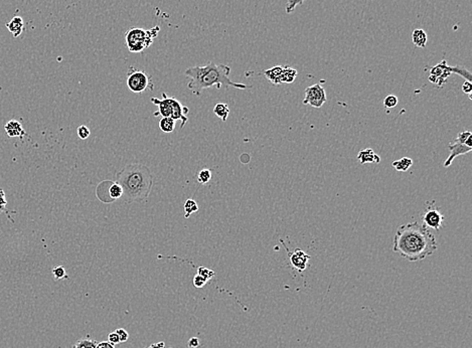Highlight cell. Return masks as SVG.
<instances>
[{"mask_svg": "<svg viewBox=\"0 0 472 348\" xmlns=\"http://www.w3.org/2000/svg\"><path fill=\"white\" fill-rule=\"evenodd\" d=\"M437 248L435 235L417 222L400 226L393 241V252L412 263L423 261Z\"/></svg>", "mask_w": 472, "mask_h": 348, "instance_id": "6da1fadb", "label": "cell"}, {"mask_svg": "<svg viewBox=\"0 0 472 348\" xmlns=\"http://www.w3.org/2000/svg\"><path fill=\"white\" fill-rule=\"evenodd\" d=\"M231 68L223 64L216 63L213 61L207 62L204 67H191L185 70L184 75L189 79L187 85L191 93L196 96H200L203 90L217 86L218 89L221 87L236 88L240 90L251 89L250 85H244L240 83H235L230 79Z\"/></svg>", "mask_w": 472, "mask_h": 348, "instance_id": "7a4b0ae2", "label": "cell"}, {"mask_svg": "<svg viewBox=\"0 0 472 348\" xmlns=\"http://www.w3.org/2000/svg\"><path fill=\"white\" fill-rule=\"evenodd\" d=\"M119 184L123 188L126 203L145 202L151 192L154 176L147 166L141 163L127 165L116 175Z\"/></svg>", "mask_w": 472, "mask_h": 348, "instance_id": "3957f363", "label": "cell"}, {"mask_svg": "<svg viewBox=\"0 0 472 348\" xmlns=\"http://www.w3.org/2000/svg\"><path fill=\"white\" fill-rule=\"evenodd\" d=\"M151 103L158 106V111L153 114V116L168 117L174 119L175 121L180 120L181 121V128L185 126L188 121L187 114L189 109L184 107L178 100L174 97H168L166 93H162V100L152 97L150 99Z\"/></svg>", "mask_w": 472, "mask_h": 348, "instance_id": "277c9868", "label": "cell"}, {"mask_svg": "<svg viewBox=\"0 0 472 348\" xmlns=\"http://www.w3.org/2000/svg\"><path fill=\"white\" fill-rule=\"evenodd\" d=\"M159 30L160 28L158 26L150 29L139 28L128 29L125 33V42L128 51L132 54L142 53L153 44Z\"/></svg>", "mask_w": 472, "mask_h": 348, "instance_id": "5b68a950", "label": "cell"}, {"mask_svg": "<svg viewBox=\"0 0 472 348\" xmlns=\"http://www.w3.org/2000/svg\"><path fill=\"white\" fill-rule=\"evenodd\" d=\"M127 87L134 94H141L145 90H153L151 77L143 71L130 68L127 76Z\"/></svg>", "mask_w": 472, "mask_h": 348, "instance_id": "8992f818", "label": "cell"}, {"mask_svg": "<svg viewBox=\"0 0 472 348\" xmlns=\"http://www.w3.org/2000/svg\"><path fill=\"white\" fill-rule=\"evenodd\" d=\"M96 193L103 203H113L123 197V188L118 182L107 180L98 185Z\"/></svg>", "mask_w": 472, "mask_h": 348, "instance_id": "52a82bcc", "label": "cell"}, {"mask_svg": "<svg viewBox=\"0 0 472 348\" xmlns=\"http://www.w3.org/2000/svg\"><path fill=\"white\" fill-rule=\"evenodd\" d=\"M327 102V97L325 88L320 84H315L306 88L305 97L303 99L304 105H310L313 108L319 109Z\"/></svg>", "mask_w": 472, "mask_h": 348, "instance_id": "ba28073f", "label": "cell"}, {"mask_svg": "<svg viewBox=\"0 0 472 348\" xmlns=\"http://www.w3.org/2000/svg\"><path fill=\"white\" fill-rule=\"evenodd\" d=\"M453 74V67L447 64V61L443 59L438 64L433 67L430 71L429 81L437 88H442L447 82V79Z\"/></svg>", "mask_w": 472, "mask_h": 348, "instance_id": "9c48e42d", "label": "cell"}, {"mask_svg": "<svg viewBox=\"0 0 472 348\" xmlns=\"http://www.w3.org/2000/svg\"><path fill=\"white\" fill-rule=\"evenodd\" d=\"M444 216L435 207H429L423 215V223L426 228L440 231L442 229Z\"/></svg>", "mask_w": 472, "mask_h": 348, "instance_id": "30bf717a", "label": "cell"}, {"mask_svg": "<svg viewBox=\"0 0 472 348\" xmlns=\"http://www.w3.org/2000/svg\"><path fill=\"white\" fill-rule=\"evenodd\" d=\"M448 149L450 151V154H449L448 158L446 159V161L444 162V167H446V168L449 167L452 164V162L454 161V159L457 158L458 156L469 153L472 150V147H468V146L464 145V144H460V143L454 141V143H449L448 144Z\"/></svg>", "mask_w": 472, "mask_h": 348, "instance_id": "8fae6325", "label": "cell"}, {"mask_svg": "<svg viewBox=\"0 0 472 348\" xmlns=\"http://www.w3.org/2000/svg\"><path fill=\"white\" fill-rule=\"evenodd\" d=\"M309 260H310V256L307 255L304 251L300 249H296L292 254H290L291 265L299 272H303L306 270V268L308 267Z\"/></svg>", "mask_w": 472, "mask_h": 348, "instance_id": "7c38bea8", "label": "cell"}, {"mask_svg": "<svg viewBox=\"0 0 472 348\" xmlns=\"http://www.w3.org/2000/svg\"><path fill=\"white\" fill-rule=\"evenodd\" d=\"M283 73H284V67L276 66V67L266 70L262 74L265 76L266 79L269 82H271L272 84L276 86H279V85H282Z\"/></svg>", "mask_w": 472, "mask_h": 348, "instance_id": "4fadbf2b", "label": "cell"}, {"mask_svg": "<svg viewBox=\"0 0 472 348\" xmlns=\"http://www.w3.org/2000/svg\"><path fill=\"white\" fill-rule=\"evenodd\" d=\"M4 130L9 137H19L23 138L26 135V130L22 124L16 120H10L4 126Z\"/></svg>", "mask_w": 472, "mask_h": 348, "instance_id": "5bb4252c", "label": "cell"}, {"mask_svg": "<svg viewBox=\"0 0 472 348\" xmlns=\"http://www.w3.org/2000/svg\"><path fill=\"white\" fill-rule=\"evenodd\" d=\"M357 159L359 160L360 164L363 165L366 163H380L381 158L378 154L374 152L373 149H362L357 154Z\"/></svg>", "mask_w": 472, "mask_h": 348, "instance_id": "9a60e30c", "label": "cell"}, {"mask_svg": "<svg viewBox=\"0 0 472 348\" xmlns=\"http://www.w3.org/2000/svg\"><path fill=\"white\" fill-rule=\"evenodd\" d=\"M5 27L9 32H11L13 37H18L25 29V21L20 16H14L10 21L5 24Z\"/></svg>", "mask_w": 472, "mask_h": 348, "instance_id": "2e32d148", "label": "cell"}, {"mask_svg": "<svg viewBox=\"0 0 472 348\" xmlns=\"http://www.w3.org/2000/svg\"><path fill=\"white\" fill-rule=\"evenodd\" d=\"M412 41L417 48H425L428 41V36L424 29H414L412 33Z\"/></svg>", "mask_w": 472, "mask_h": 348, "instance_id": "e0dca14e", "label": "cell"}, {"mask_svg": "<svg viewBox=\"0 0 472 348\" xmlns=\"http://www.w3.org/2000/svg\"><path fill=\"white\" fill-rule=\"evenodd\" d=\"M413 165V160L409 157H403L399 160H396L394 162H392V166L398 170V171H401V172H406L408 171L411 166Z\"/></svg>", "mask_w": 472, "mask_h": 348, "instance_id": "ac0fdd59", "label": "cell"}, {"mask_svg": "<svg viewBox=\"0 0 472 348\" xmlns=\"http://www.w3.org/2000/svg\"><path fill=\"white\" fill-rule=\"evenodd\" d=\"M159 128L163 133H173L176 129V121L168 117H162L159 121Z\"/></svg>", "mask_w": 472, "mask_h": 348, "instance_id": "d6986e66", "label": "cell"}, {"mask_svg": "<svg viewBox=\"0 0 472 348\" xmlns=\"http://www.w3.org/2000/svg\"><path fill=\"white\" fill-rule=\"evenodd\" d=\"M213 113L219 117L223 122H226L230 115V108L225 103H219L213 108Z\"/></svg>", "mask_w": 472, "mask_h": 348, "instance_id": "ffe728a7", "label": "cell"}, {"mask_svg": "<svg viewBox=\"0 0 472 348\" xmlns=\"http://www.w3.org/2000/svg\"><path fill=\"white\" fill-rule=\"evenodd\" d=\"M297 77V71L290 67H284V73L282 78V84H291Z\"/></svg>", "mask_w": 472, "mask_h": 348, "instance_id": "44dd1931", "label": "cell"}, {"mask_svg": "<svg viewBox=\"0 0 472 348\" xmlns=\"http://www.w3.org/2000/svg\"><path fill=\"white\" fill-rule=\"evenodd\" d=\"M183 209H184V216L186 219H188L191 215V213L197 212L199 210V205H198V203L196 201L189 199L184 203Z\"/></svg>", "mask_w": 472, "mask_h": 348, "instance_id": "7402d4cb", "label": "cell"}, {"mask_svg": "<svg viewBox=\"0 0 472 348\" xmlns=\"http://www.w3.org/2000/svg\"><path fill=\"white\" fill-rule=\"evenodd\" d=\"M455 141L460 143V144H464V145L468 146V147H472L471 132L470 131H462V132H460Z\"/></svg>", "mask_w": 472, "mask_h": 348, "instance_id": "603a6c76", "label": "cell"}, {"mask_svg": "<svg viewBox=\"0 0 472 348\" xmlns=\"http://www.w3.org/2000/svg\"><path fill=\"white\" fill-rule=\"evenodd\" d=\"M97 343L98 342H96L94 339L86 337L77 341L73 348H96Z\"/></svg>", "mask_w": 472, "mask_h": 348, "instance_id": "cb8c5ba5", "label": "cell"}, {"mask_svg": "<svg viewBox=\"0 0 472 348\" xmlns=\"http://www.w3.org/2000/svg\"><path fill=\"white\" fill-rule=\"evenodd\" d=\"M198 275L202 276L203 278H205L208 282L209 280H211L214 277L216 274H214V272L212 270H209V269L205 268V267H199L198 268Z\"/></svg>", "mask_w": 472, "mask_h": 348, "instance_id": "d4e9b609", "label": "cell"}, {"mask_svg": "<svg viewBox=\"0 0 472 348\" xmlns=\"http://www.w3.org/2000/svg\"><path fill=\"white\" fill-rule=\"evenodd\" d=\"M211 179V171L209 169H203L198 174V181L201 184H207Z\"/></svg>", "mask_w": 472, "mask_h": 348, "instance_id": "484cf974", "label": "cell"}, {"mask_svg": "<svg viewBox=\"0 0 472 348\" xmlns=\"http://www.w3.org/2000/svg\"><path fill=\"white\" fill-rule=\"evenodd\" d=\"M399 103V100L396 96L394 95H389L384 98V106L387 108V109H392V108H395Z\"/></svg>", "mask_w": 472, "mask_h": 348, "instance_id": "4316f807", "label": "cell"}, {"mask_svg": "<svg viewBox=\"0 0 472 348\" xmlns=\"http://www.w3.org/2000/svg\"><path fill=\"white\" fill-rule=\"evenodd\" d=\"M304 1H306V0H288L287 3H286V8H285L286 13H288V14L292 13L295 10L296 7L298 5H301Z\"/></svg>", "mask_w": 472, "mask_h": 348, "instance_id": "83f0119b", "label": "cell"}, {"mask_svg": "<svg viewBox=\"0 0 472 348\" xmlns=\"http://www.w3.org/2000/svg\"><path fill=\"white\" fill-rule=\"evenodd\" d=\"M54 277L56 280H61L63 278H67V273H66V269L62 267V266H58L56 268L53 269L52 271Z\"/></svg>", "mask_w": 472, "mask_h": 348, "instance_id": "f1b7e54d", "label": "cell"}, {"mask_svg": "<svg viewBox=\"0 0 472 348\" xmlns=\"http://www.w3.org/2000/svg\"><path fill=\"white\" fill-rule=\"evenodd\" d=\"M77 133H78V136H79L80 139L86 140V139H88L89 136H90V134H91V131H90V129H89L87 126L81 125V126L78 128Z\"/></svg>", "mask_w": 472, "mask_h": 348, "instance_id": "f546056e", "label": "cell"}, {"mask_svg": "<svg viewBox=\"0 0 472 348\" xmlns=\"http://www.w3.org/2000/svg\"><path fill=\"white\" fill-rule=\"evenodd\" d=\"M207 281L200 275H196L194 278V285L196 288H203L207 285Z\"/></svg>", "mask_w": 472, "mask_h": 348, "instance_id": "4dcf8cb0", "label": "cell"}, {"mask_svg": "<svg viewBox=\"0 0 472 348\" xmlns=\"http://www.w3.org/2000/svg\"><path fill=\"white\" fill-rule=\"evenodd\" d=\"M116 332H117V334H118L120 343H124V342H126V341L129 339V334H128V332H127L125 329L119 328V329L116 330Z\"/></svg>", "mask_w": 472, "mask_h": 348, "instance_id": "1f68e13d", "label": "cell"}, {"mask_svg": "<svg viewBox=\"0 0 472 348\" xmlns=\"http://www.w3.org/2000/svg\"><path fill=\"white\" fill-rule=\"evenodd\" d=\"M6 206H7V202L5 200V193L0 187V212L6 211Z\"/></svg>", "mask_w": 472, "mask_h": 348, "instance_id": "d6a6232c", "label": "cell"}, {"mask_svg": "<svg viewBox=\"0 0 472 348\" xmlns=\"http://www.w3.org/2000/svg\"><path fill=\"white\" fill-rule=\"evenodd\" d=\"M108 341L110 343H112L113 345H116V344H119L120 343V339H119L118 334L116 331H113L111 333H109L108 335Z\"/></svg>", "mask_w": 472, "mask_h": 348, "instance_id": "836d02e7", "label": "cell"}, {"mask_svg": "<svg viewBox=\"0 0 472 348\" xmlns=\"http://www.w3.org/2000/svg\"><path fill=\"white\" fill-rule=\"evenodd\" d=\"M462 92L464 94H467L469 95V98L471 99V92H472V84L471 82H468V81H465L462 85Z\"/></svg>", "mask_w": 472, "mask_h": 348, "instance_id": "e575fe53", "label": "cell"}, {"mask_svg": "<svg viewBox=\"0 0 472 348\" xmlns=\"http://www.w3.org/2000/svg\"><path fill=\"white\" fill-rule=\"evenodd\" d=\"M96 348H115V345H113L109 341H102V342L97 343Z\"/></svg>", "mask_w": 472, "mask_h": 348, "instance_id": "d590c367", "label": "cell"}, {"mask_svg": "<svg viewBox=\"0 0 472 348\" xmlns=\"http://www.w3.org/2000/svg\"><path fill=\"white\" fill-rule=\"evenodd\" d=\"M199 345H200V340H199V338L192 337V338L189 339V341H188V346H189V347L196 348L198 347Z\"/></svg>", "mask_w": 472, "mask_h": 348, "instance_id": "8d00e7d4", "label": "cell"}, {"mask_svg": "<svg viewBox=\"0 0 472 348\" xmlns=\"http://www.w3.org/2000/svg\"><path fill=\"white\" fill-rule=\"evenodd\" d=\"M147 348H164V342H159V343L151 344V345Z\"/></svg>", "mask_w": 472, "mask_h": 348, "instance_id": "74e56055", "label": "cell"}, {"mask_svg": "<svg viewBox=\"0 0 472 348\" xmlns=\"http://www.w3.org/2000/svg\"><path fill=\"white\" fill-rule=\"evenodd\" d=\"M145 348H147V347H145Z\"/></svg>", "mask_w": 472, "mask_h": 348, "instance_id": "f35d334b", "label": "cell"}]
</instances>
